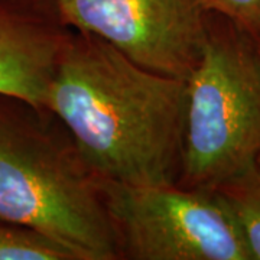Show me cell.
Here are the masks:
<instances>
[{
  "instance_id": "6",
  "label": "cell",
  "mask_w": 260,
  "mask_h": 260,
  "mask_svg": "<svg viewBox=\"0 0 260 260\" xmlns=\"http://www.w3.org/2000/svg\"><path fill=\"white\" fill-rule=\"evenodd\" d=\"M67 35L48 0L0 2V94L45 109Z\"/></svg>"
},
{
  "instance_id": "3",
  "label": "cell",
  "mask_w": 260,
  "mask_h": 260,
  "mask_svg": "<svg viewBox=\"0 0 260 260\" xmlns=\"http://www.w3.org/2000/svg\"><path fill=\"white\" fill-rule=\"evenodd\" d=\"M260 155V38L208 12L186 80L178 184L215 189Z\"/></svg>"
},
{
  "instance_id": "2",
  "label": "cell",
  "mask_w": 260,
  "mask_h": 260,
  "mask_svg": "<svg viewBox=\"0 0 260 260\" xmlns=\"http://www.w3.org/2000/svg\"><path fill=\"white\" fill-rule=\"evenodd\" d=\"M0 221L37 232L75 260L121 259L93 174L47 109L0 94Z\"/></svg>"
},
{
  "instance_id": "1",
  "label": "cell",
  "mask_w": 260,
  "mask_h": 260,
  "mask_svg": "<svg viewBox=\"0 0 260 260\" xmlns=\"http://www.w3.org/2000/svg\"><path fill=\"white\" fill-rule=\"evenodd\" d=\"M45 109L100 181L178 184L184 80L146 70L99 37L68 29Z\"/></svg>"
},
{
  "instance_id": "9",
  "label": "cell",
  "mask_w": 260,
  "mask_h": 260,
  "mask_svg": "<svg viewBox=\"0 0 260 260\" xmlns=\"http://www.w3.org/2000/svg\"><path fill=\"white\" fill-rule=\"evenodd\" d=\"M207 12L232 20L260 38V0H198Z\"/></svg>"
},
{
  "instance_id": "5",
  "label": "cell",
  "mask_w": 260,
  "mask_h": 260,
  "mask_svg": "<svg viewBox=\"0 0 260 260\" xmlns=\"http://www.w3.org/2000/svg\"><path fill=\"white\" fill-rule=\"evenodd\" d=\"M65 28L99 37L133 62L186 81L204 45L198 0H48Z\"/></svg>"
},
{
  "instance_id": "10",
  "label": "cell",
  "mask_w": 260,
  "mask_h": 260,
  "mask_svg": "<svg viewBox=\"0 0 260 260\" xmlns=\"http://www.w3.org/2000/svg\"><path fill=\"white\" fill-rule=\"evenodd\" d=\"M0 2H34V0H0Z\"/></svg>"
},
{
  "instance_id": "8",
  "label": "cell",
  "mask_w": 260,
  "mask_h": 260,
  "mask_svg": "<svg viewBox=\"0 0 260 260\" xmlns=\"http://www.w3.org/2000/svg\"><path fill=\"white\" fill-rule=\"evenodd\" d=\"M0 260H75L48 237L15 224L0 221Z\"/></svg>"
},
{
  "instance_id": "4",
  "label": "cell",
  "mask_w": 260,
  "mask_h": 260,
  "mask_svg": "<svg viewBox=\"0 0 260 260\" xmlns=\"http://www.w3.org/2000/svg\"><path fill=\"white\" fill-rule=\"evenodd\" d=\"M100 184L121 259L253 260L234 214L214 189Z\"/></svg>"
},
{
  "instance_id": "7",
  "label": "cell",
  "mask_w": 260,
  "mask_h": 260,
  "mask_svg": "<svg viewBox=\"0 0 260 260\" xmlns=\"http://www.w3.org/2000/svg\"><path fill=\"white\" fill-rule=\"evenodd\" d=\"M214 191L234 214L253 260H260V155Z\"/></svg>"
}]
</instances>
